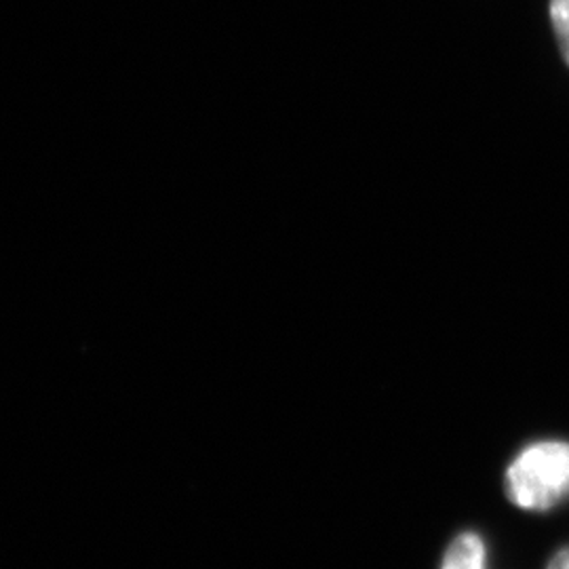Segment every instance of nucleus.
<instances>
[{
	"mask_svg": "<svg viewBox=\"0 0 569 569\" xmlns=\"http://www.w3.org/2000/svg\"><path fill=\"white\" fill-rule=\"evenodd\" d=\"M510 502L523 510H550L569 498V443L542 441L523 449L505 479Z\"/></svg>",
	"mask_w": 569,
	"mask_h": 569,
	"instance_id": "nucleus-1",
	"label": "nucleus"
},
{
	"mask_svg": "<svg viewBox=\"0 0 569 569\" xmlns=\"http://www.w3.org/2000/svg\"><path fill=\"white\" fill-rule=\"evenodd\" d=\"M488 555L481 536L467 531L460 533L443 557L441 569H486Z\"/></svg>",
	"mask_w": 569,
	"mask_h": 569,
	"instance_id": "nucleus-2",
	"label": "nucleus"
},
{
	"mask_svg": "<svg viewBox=\"0 0 569 569\" xmlns=\"http://www.w3.org/2000/svg\"><path fill=\"white\" fill-rule=\"evenodd\" d=\"M549 13L561 56L569 66V0H550Z\"/></svg>",
	"mask_w": 569,
	"mask_h": 569,
	"instance_id": "nucleus-3",
	"label": "nucleus"
},
{
	"mask_svg": "<svg viewBox=\"0 0 569 569\" xmlns=\"http://www.w3.org/2000/svg\"><path fill=\"white\" fill-rule=\"evenodd\" d=\"M547 569H569V549L559 550L549 561Z\"/></svg>",
	"mask_w": 569,
	"mask_h": 569,
	"instance_id": "nucleus-4",
	"label": "nucleus"
}]
</instances>
